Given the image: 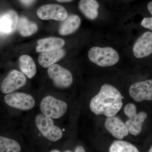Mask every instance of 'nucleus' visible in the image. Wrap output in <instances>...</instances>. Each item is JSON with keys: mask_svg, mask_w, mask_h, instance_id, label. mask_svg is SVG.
I'll list each match as a JSON object with an SVG mask.
<instances>
[{"mask_svg": "<svg viewBox=\"0 0 152 152\" xmlns=\"http://www.w3.org/2000/svg\"><path fill=\"white\" fill-rule=\"evenodd\" d=\"M19 17L15 11L9 10L0 16V32L10 34L15 30Z\"/></svg>", "mask_w": 152, "mask_h": 152, "instance_id": "obj_12", "label": "nucleus"}, {"mask_svg": "<svg viewBox=\"0 0 152 152\" xmlns=\"http://www.w3.org/2000/svg\"><path fill=\"white\" fill-rule=\"evenodd\" d=\"M65 55V51L62 49L42 52L38 57V62L43 67L49 68L61 59Z\"/></svg>", "mask_w": 152, "mask_h": 152, "instance_id": "obj_13", "label": "nucleus"}, {"mask_svg": "<svg viewBox=\"0 0 152 152\" xmlns=\"http://www.w3.org/2000/svg\"><path fill=\"white\" fill-rule=\"evenodd\" d=\"M109 152H140L132 144L122 140H116L112 143Z\"/></svg>", "mask_w": 152, "mask_h": 152, "instance_id": "obj_21", "label": "nucleus"}, {"mask_svg": "<svg viewBox=\"0 0 152 152\" xmlns=\"http://www.w3.org/2000/svg\"><path fill=\"white\" fill-rule=\"evenodd\" d=\"M107 130L116 138L122 140L128 135L129 132L126 125L118 117H108L105 122Z\"/></svg>", "mask_w": 152, "mask_h": 152, "instance_id": "obj_11", "label": "nucleus"}, {"mask_svg": "<svg viewBox=\"0 0 152 152\" xmlns=\"http://www.w3.org/2000/svg\"><path fill=\"white\" fill-rule=\"evenodd\" d=\"M37 15L42 20H53L59 21L64 20L68 17L66 10L63 6L56 4L42 6L37 11Z\"/></svg>", "mask_w": 152, "mask_h": 152, "instance_id": "obj_8", "label": "nucleus"}, {"mask_svg": "<svg viewBox=\"0 0 152 152\" xmlns=\"http://www.w3.org/2000/svg\"><path fill=\"white\" fill-rule=\"evenodd\" d=\"M21 149L16 141L0 136V152H21Z\"/></svg>", "mask_w": 152, "mask_h": 152, "instance_id": "obj_20", "label": "nucleus"}, {"mask_svg": "<svg viewBox=\"0 0 152 152\" xmlns=\"http://www.w3.org/2000/svg\"><path fill=\"white\" fill-rule=\"evenodd\" d=\"M81 20L76 15H70L63 21L59 29V33L61 35L66 36L75 32L80 27Z\"/></svg>", "mask_w": 152, "mask_h": 152, "instance_id": "obj_16", "label": "nucleus"}, {"mask_svg": "<svg viewBox=\"0 0 152 152\" xmlns=\"http://www.w3.org/2000/svg\"><path fill=\"white\" fill-rule=\"evenodd\" d=\"M48 73L57 88H67L72 83L73 77L70 72L59 65L55 64L49 67Z\"/></svg>", "mask_w": 152, "mask_h": 152, "instance_id": "obj_6", "label": "nucleus"}, {"mask_svg": "<svg viewBox=\"0 0 152 152\" xmlns=\"http://www.w3.org/2000/svg\"><path fill=\"white\" fill-rule=\"evenodd\" d=\"M124 113L125 115L129 118H130L137 114V108L136 106L134 104L130 103L128 104L125 107Z\"/></svg>", "mask_w": 152, "mask_h": 152, "instance_id": "obj_22", "label": "nucleus"}, {"mask_svg": "<svg viewBox=\"0 0 152 152\" xmlns=\"http://www.w3.org/2000/svg\"><path fill=\"white\" fill-rule=\"evenodd\" d=\"M35 123L36 127L42 135L49 140L57 142L62 137V130L55 125L53 119L42 113H40L36 115Z\"/></svg>", "mask_w": 152, "mask_h": 152, "instance_id": "obj_3", "label": "nucleus"}, {"mask_svg": "<svg viewBox=\"0 0 152 152\" xmlns=\"http://www.w3.org/2000/svg\"><path fill=\"white\" fill-rule=\"evenodd\" d=\"M75 152H86L84 148L82 146L79 145L76 147Z\"/></svg>", "mask_w": 152, "mask_h": 152, "instance_id": "obj_25", "label": "nucleus"}, {"mask_svg": "<svg viewBox=\"0 0 152 152\" xmlns=\"http://www.w3.org/2000/svg\"><path fill=\"white\" fill-rule=\"evenodd\" d=\"M99 5L96 0H80L79 8L82 13L87 18L95 20L99 15Z\"/></svg>", "mask_w": 152, "mask_h": 152, "instance_id": "obj_15", "label": "nucleus"}, {"mask_svg": "<svg viewBox=\"0 0 152 152\" xmlns=\"http://www.w3.org/2000/svg\"><path fill=\"white\" fill-rule=\"evenodd\" d=\"M37 44L36 50L42 53L61 49L64 46L65 42L61 38L49 37L39 40Z\"/></svg>", "mask_w": 152, "mask_h": 152, "instance_id": "obj_14", "label": "nucleus"}, {"mask_svg": "<svg viewBox=\"0 0 152 152\" xmlns=\"http://www.w3.org/2000/svg\"><path fill=\"white\" fill-rule=\"evenodd\" d=\"M50 152H61V151H59V150L54 149L52 150V151H51Z\"/></svg>", "mask_w": 152, "mask_h": 152, "instance_id": "obj_28", "label": "nucleus"}, {"mask_svg": "<svg viewBox=\"0 0 152 152\" xmlns=\"http://www.w3.org/2000/svg\"><path fill=\"white\" fill-rule=\"evenodd\" d=\"M148 115L145 112H142L129 118L125 125L129 133L137 136L141 132L143 123L147 118Z\"/></svg>", "mask_w": 152, "mask_h": 152, "instance_id": "obj_17", "label": "nucleus"}, {"mask_svg": "<svg viewBox=\"0 0 152 152\" xmlns=\"http://www.w3.org/2000/svg\"><path fill=\"white\" fill-rule=\"evenodd\" d=\"M148 9L152 15V1L150 2L148 4Z\"/></svg>", "mask_w": 152, "mask_h": 152, "instance_id": "obj_26", "label": "nucleus"}, {"mask_svg": "<svg viewBox=\"0 0 152 152\" xmlns=\"http://www.w3.org/2000/svg\"><path fill=\"white\" fill-rule=\"evenodd\" d=\"M17 29L21 35L29 37L37 31V25L34 22L30 21L27 18L21 17L19 18Z\"/></svg>", "mask_w": 152, "mask_h": 152, "instance_id": "obj_19", "label": "nucleus"}, {"mask_svg": "<svg viewBox=\"0 0 152 152\" xmlns=\"http://www.w3.org/2000/svg\"><path fill=\"white\" fill-rule=\"evenodd\" d=\"M42 113L54 119L61 118L68 110V105L65 102L52 96H46L40 104Z\"/></svg>", "mask_w": 152, "mask_h": 152, "instance_id": "obj_4", "label": "nucleus"}, {"mask_svg": "<svg viewBox=\"0 0 152 152\" xmlns=\"http://www.w3.org/2000/svg\"><path fill=\"white\" fill-rule=\"evenodd\" d=\"M20 68L25 75L28 78H33L37 73V67L32 58L28 55H24L19 58Z\"/></svg>", "mask_w": 152, "mask_h": 152, "instance_id": "obj_18", "label": "nucleus"}, {"mask_svg": "<svg viewBox=\"0 0 152 152\" xmlns=\"http://www.w3.org/2000/svg\"><path fill=\"white\" fill-rule=\"evenodd\" d=\"M4 101L11 107L24 111L31 110L35 105V101L32 96L24 93L7 94L5 96Z\"/></svg>", "mask_w": 152, "mask_h": 152, "instance_id": "obj_5", "label": "nucleus"}, {"mask_svg": "<svg viewBox=\"0 0 152 152\" xmlns=\"http://www.w3.org/2000/svg\"><path fill=\"white\" fill-rule=\"evenodd\" d=\"M141 25L143 27L149 29L152 31V18H145L143 19Z\"/></svg>", "mask_w": 152, "mask_h": 152, "instance_id": "obj_23", "label": "nucleus"}, {"mask_svg": "<svg viewBox=\"0 0 152 152\" xmlns=\"http://www.w3.org/2000/svg\"><path fill=\"white\" fill-rule=\"evenodd\" d=\"M64 152H72V151H70V150H67V151H65Z\"/></svg>", "mask_w": 152, "mask_h": 152, "instance_id": "obj_30", "label": "nucleus"}, {"mask_svg": "<svg viewBox=\"0 0 152 152\" xmlns=\"http://www.w3.org/2000/svg\"><path fill=\"white\" fill-rule=\"evenodd\" d=\"M26 82V77L23 73L12 70L3 80L0 89L2 93L7 94L23 87Z\"/></svg>", "mask_w": 152, "mask_h": 152, "instance_id": "obj_7", "label": "nucleus"}, {"mask_svg": "<svg viewBox=\"0 0 152 152\" xmlns=\"http://www.w3.org/2000/svg\"><path fill=\"white\" fill-rule=\"evenodd\" d=\"M148 152H152V146L151 147V148L150 149V150H149Z\"/></svg>", "mask_w": 152, "mask_h": 152, "instance_id": "obj_29", "label": "nucleus"}, {"mask_svg": "<svg viewBox=\"0 0 152 152\" xmlns=\"http://www.w3.org/2000/svg\"><path fill=\"white\" fill-rule=\"evenodd\" d=\"M124 98L116 88L104 84L90 102V109L96 115L115 116L122 107Z\"/></svg>", "mask_w": 152, "mask_h": 152, "instance_id": "obj_1", "label": "nucleus"}, {"mask_svg": "<svg viewBox=\"0 0 152 152\" xmlns=\"http://www.w3.org/2000/svg\"><path fill=\"white\" fill-rule=\"evenodd\" d=\"M88 56L92 62L102 67L113 66L119 60L118 52L110 47H93L89 51Z\"/></svg>", "mask_w": 152, "mask_h": 152, "instance_id": "obj_2", "label": "nucleus"}, {"mask_svg": "<svg viewBox=\"0 0 152 152\" xmlns=\"http://www.w3.org/2000/svg\"><path fill=\"white\" fill-rule=\"evenodd\" d=\"M133 53L135 57L138 58L152 54V32H146L138 38L133 47Z\"/></svg>", "mask_w": 152, "mask_h": 152, "instance_id": "obj_10", "label": "nucleus"}, {"mask_svg": "<svg viewBox=\"0 0 152 152\" xmlns=\"http://www.w3.org/2000/svg\"><path fill=\"white\" fill-rule=\"evenodd\" d=\"M20 1L24 5L30 6L36 0H20Z\"/></svg>", "mask_w": 152, "mask_h": 152, "instance_id": "obj_24", "label": "nucleus"}, {"mask_svg": "<svg viewBox=\"0 0 152 152\" xmlns=\"http://www.w3.org/2000/svg\"><path fill=\"white\" fill-rule=\"evenodd\" d=\"M129 92L136 102L152 100V80L134 84L130 88Z\"/></svg>", "mask_w": 152, "mask_h": 152, "instance_id": "obj_9", "label": "nucleus"}, {"mask_svg": "<svg viewBox=\"0 0 152 152\" xmlns=\"http://www.w3.org/2000/svg\"><path fill=\"white\" fill-rule=\"evenodd\" d=\"M58 1L61 3L69 2L72 1L73 0H56Z\"/></svg>", "mask_w": 152, "mask_h": 152, "instance_id": "obj_27", "label": "nucleus"}]
</instances>
